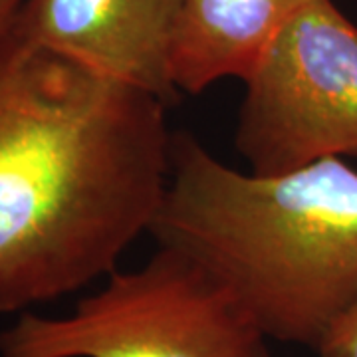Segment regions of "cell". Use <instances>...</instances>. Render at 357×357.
<instances>
[{
	"label": "cell",
	"mask_w": 357,
	"mask_h": 357,
	"mask_svg": "<svg viewBox=\"0 0 357 357\" xmlns=\"http://www.w3.org/2000/svg\"><path fill=\"white\" fill-rule=\"evenodd\" d=\"M167 103L0 32V314L107 278L171 171Z\"/></svg>",
	"instance_id": "1"
},
{
	"label": "cell",
	"mask_w": 357,
	"mask_h": 357,
	"mask_svg": "<svg viewBox=\"0 0 357 357\" xmlns=\"http://www.w3.org/2000/svg\"><path fill=\"white\" fill-rule=\"evenodd\" d=\"M149 232L206 268L280 344L316 349L357 298V171L345 159L256 175L175 133Z\"/></svg>",
	"instance_id": "2"
},
{
	"label": "cell",
	"mask_w": 357,
	"mask_h": 357,
	"mask_svg": "<svg viewBox=\"0 0 357 357\" xmlns=\"http://www.w3.org/2000/svg\"><path fill=\"white\" fill-rule=\"evenodd\" d=\"M270 342L206 268L159 246L68 316L18 314L0 332V357H272Z\"/></svg>",
	"instance_id": "3"
},
{
	"label": "cell",
	"mask_w": 357,
	"mask_h": 357,
	"mask_svg": "<svg viewBox=\"0 0 357 357\" xmlns=\"http://www.w3.org/2000/svg\"><path fill=\"white\" fill-rule=\"evenodd\" d=\"M243 82L234 147L250 173L357 157V26L332 0L304 6Z\"/></svg>",
	"instance_id": "4"
},
{
	"label": "cell",
	"mask_w": 357,
	"mask_h": 357,
	"mask_svg": "<svg viewBox=\"0 0 357 357\" xmlns=\"http://www.w3.org/2000/svg\"><path fill=\"white\" fill-rule=\"evenodd\" d=\"M181 0H26L14 28L40 48L167 105Z\"/></svg>",
	"instance_id": "5"
},
{
	"label": "cell",
	"mask_w": 357,
	"mask_h": 357,
	"mask_svg": "<svg viewBox=\"0 0 357 357\" xmlns=\"http://www.w3.org/2000/svg\"><path fill=\"white\" fill-rule=\"evenodd\" d=\"M312 0H181L173 84L197 96L220 79H244L282 28Z\"/></svg>",
	"instance_id": "6"
},
{
	"label": "cell",
	"mask_w": 357,
	"mask_h": 357,
	"mask_svg": "<svg viewBox=\"0 0 357 357\" xmlns=\"http://www.w3.org/2000/svg\"><path fill=\"white\" fill-rule=\"evenodd\" d=\"M316 351L319 357H357V298L330 324Z\"/></svg>",
	"instance_id": "7"
},
{
	"label": "cell",
	"mask_w": 357,
	"mask_h": 357,
	"mask_svg": "<svg viewBox=\"0 0 357 357\" xmlns=\"http://www.w3.org/2000/svg\"><path fill=\"white\" fill-rule=\"evenodd\" d=\"M26 0H0V32L13 24Z\"/></svg>",
	"instance_id": "8"
}]
</instances>
